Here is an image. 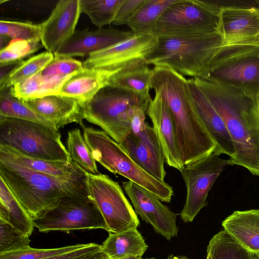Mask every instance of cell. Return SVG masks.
<instances>
[{
	"instance_id": "6da1fadb",
	"label": "cell",
	"mask_w": 259,
	"mask_h": 259,
	"mask_svg": "<svg viewBox=\"0 0 259 259\" xmlns=\"http://www.w3.org/2000/svg\"><path fill=\"white\" fill-rule=\"evenodd\" d=\"M194 79L225 122L235 149L229 158L232 165L259 176V98L240 89Z\"/></svg>"
},
{
	"instance_id": "7a4b0ae2",
	"label": "cell",
	"mask_w": 259,
	"mask_h": 259,
	"mask_svg": "<svg viewBox=\"0 0 259 259\" xmlns=\"http://www.w3.org/2000/svg\"><path fill=\"white\" fill-rule=\"evenodd\" d=\"M150 88L168 106L183 166L215 151V145L191 102L184 76L169 68L155 66L152 69Z\"/></svg>"
},
{
	"instance_id": "3957f363",
	"label": "cell",
	"mask_w": 259,
	"mask_h": 259,
	"mask_svg": "<svg viewBox=\"0 0 259 259\" xmlns=\"http://www.w3.org/2000/svg\"><path fill=\"white\" fill-rule=\"evenodd\" d=\"M0 178L33 220L42 215L64 196L90 194L87 176L61 179L0 160Z\"/></svg>"
},
{
	"instance_id": "277c9868",
	"label": "cell",
	"mask_w": 259,
	"mask_h": 259,
	"mask_svg": "<svg viewBox=\"0 0 259 259\" xmlns=\"http://www.w3.org/2000/svg\"><path fill=\"white\" fill-rule=\"evenodd\" d=\"M224 39L220 32L200 35L159 38L147 56V65L169 68L192 78H202Z\"/></svg>"
},
{
	"instance_id": "5b68a950",
	"label": "cell",
	"mask_w": 259,
	"mask_h": 259,
	"mask_svg": "<svg viewBox=\"0 0 259 259\" xmlns=\"http://www.w3.org/2000/svg\"><path fill=\"white\" fill-rule=\"evenodd\" d=\"M201 78L259 98V37L224 44Z\"/></svg>"
},
{
	"instance_id": "8992f818",
	"label": "cell",
	"mask_w": 259,
	"mask_h": 259,
	"mask_svg": "<svg viewBox=\"0 0 259 259\" xmlns=\"http://www.w3.org/2000/svg\"><path fill=\"white\" fill-rule=\"evenodd\" d=\"M0 146L31 158L72 161L59 130L18 118H0Z\"/></svg>"
},
{
	"instance_id": "52a82bcc",
	"label": "cell",
	"mask_w": 259,
	"mask_h": 259,
	"mask_svg": "<svg viewBox=\"0 0 259 259\" xmlns=\"http://www.w3.org/2000/svg\"><path fill=\"white\" fill-rule=\"evenodd\" d=\"M83 136L93 157L106 169L147 189L161 201L170 202L172 187L144 170L130 156L121 145L103 131L84 127Z\"/></svg>"
},
{
	"instance_id": "ba28073f",
	"label": "cell",
	"mask_w": 259,
	"mask_h": 259,
	"mask_svg": "<svg viewBox=\"0 0 259 259\" xmlns=\"http://www.w3.org/2000/svg\"><path fill=\"white\" fill-rule=\"evenodd\" d=\"M151 99L125 89L108 85L84 104V118L100 127L121 144L131 131L129 110L136 106L148 108Z\"/></svg>"
},
{
	"instance_id": "9c48e42d",
	"label": "cell",
	"mask_w": 259,
	"mask_h": 259,
	"mask_svg": "<svg viewBox=\"0 0 259 259\" xmlns=\"http://www.w3.org/2000/svg\"><path fill=\"white\" fill-rule=\"evenodd\" d=\"M220 13L206 0H177L165 11L151 35L159 38L221 33Z\"/></svg>"
},
{
	"instance_id": "30bf717a",
	"label": "cell",
	"mask_w": 259,
	"mask_h": 259,
	"mask_svg": "<svg viewBox=\"0 0 259 259\" xmlns=\"http://www.w3.org/2000/svg\"><path fill=\"white\" fill-rule=\"evenodd\" d=\"M33 222L43 233L97 229L107 231L104 218L90 194L64 196Z\"/></svg>"
},
{
	"instance_id": "8fae6325",
	"label": "cell",
	"mask_w": 259,
	"mask_h": 259,
	"mask_svg": "<svg viewBox=\"0 0 259 259\" xmlns=\"http://www.w3.org/2000/svg\"><path fill=\"white\" fill-rule=\"evenodd\" d=\"M87 182L89 194L102 213L109 233L137 228L140 224L137 214L118 182L101 173L87 174Z\"/></svg>"
},
{
	"instance_id": "7c38bea8",
	"label": "cell",
	"mask_w": 259,
	"mask_h": 259,
	"mask_svg": "<svg viewBox=\"0 0 259 259\" xmlns=\"http://www.w3.org/2000/svg\"><path fill=\"white\" fill-rule=\"evenodd\" d=\"M214 152L194 162L185 165L180 171L186 186V198L180 213L185 223L192 222L200 211L207 205L208 193L230 160Z\"/></svg>"
},
{
	"instance_id": "4fadbf2b",
	"label": "cell",
	"mask_w": 259,
	"mask_h": 259,
	"mask_svg": "<svg viewBox=\"0 0 259 259\" xmlns=\"http://www.w3.org/2000/svg\"><path fill=\"white\" fill-rule=\"evenodd\" d=\"M158 38L150 34L136 35L90 55L82 62L83 68L98 69L114 74L131 64L146 59L155 49Z\"/></svg>"
},
{
	"instance_id": "5bb4252c",
	"label": "cell",
	"mask_w": 259,
	"mask_h": 259,
	"mask_svg": "<svg viewBox=\"0 0 259 259\" xmlns=\"http://www.w3.org/2000/svg\"><path fill=\"white\" fill-rule=\"evenodd\" d=\"M122 188L137 214L151 225L158 234L168 241L178 236L177 214L164 205L155 194L128 180L122 183Z\"/></svg>"
},
{
	"instance_id": "9a60e30c",
	"label": "cell",
	"mask_w": 259,
	"mask_h": 259,
	"mask_svg": "<svg viewBox=\"0 0 259 259\" xmlns=\"http://www.w3.org/2000/svg\"><path fill=\"white\" fill-rule=\"evenodd\" d=\"M120 144L144 170L165 182L164 155L154 130L148 123L139 132H130Z\"/></svg>"
},
{
	"instance_id": "2e32d148",
	"label": "cell",
	"mask_w": 259,
	"mask_h": 259,
	"mask_svg": "<svg viewBox=\"0 0 259 259\" xmlns=\"http://www.w3.org/2000/svg\"><path fill=\"white\" fill-rule=\"evenodd\" d=\"M81 13L80 0H60L49 18L39 24L40 39L47 51L54 53L74 32Z\"/></svg>"
},
{
	"instance_id": "e0dca14e",
	"label": "cell",
	"mask_w": 259,
	"mask_h": 259,
	"mask_svg": "<svg viewBox=\"0 0 259 259\" xmlns=\"http://www.w3.org/2000/svg\"><path fill=\"white\" fill-rule=\"evenodd\" d=\"M135 34L112 27L94 31H75L54 53L55 57L89 56L127 40Z\"/></svg>"
},
{
	"instance_id": "ac0fdd59",
	"label": "cell",
	"mask_w": 259,
	"mask_h": 259,
	"mask_svg": "<svg viewBox=\"0 0 259 259\" xmlns=\"http://www.w3.org/2000/svg\"><path fill=\"white\" fill-rule=\"evenodd\" d=\"M188 86L191 102L215 145L214 152L233 157L235 153V147L222 117L203 94L194 78L188 79Z\"/></svg>"
},
{
	"instance_id": "d6986e66",
	"label": "cell",
	"mask_w": 259,
	"mask_h": 259,
	"mask_svg": "<svg viewBox=\"0 0 259 259\" xmlns=\"http://www.w3.org/2000/svg\"><path fill=\"white\" fill-rule=\"evenodd\" d=\"M19 100L52 123L58 130L73 122L79 124L82 128L84 127V104L74 99L54 94Z\"/></svg>"
},
{
	"instance_id": "ffe728a7",
	"label": "cell",
	"mask_w": 259,
	"mask_h": 259,
	"mask_svg": "<svg viewBox=\"0 0 259 259\" xmlns=\"http://www.w3.org/2000/svg\"><path fill=\"white\" fill-rule=\"evenodd\" d=\"M146 114L160 143L166 163L180 171L183 167L179 153L175 130L171 113L166 101L155 94L150 100Z\"/></svg>"
},
{
	"instance_id": "44dd1931",
	"label": "cell",
	"mask_w": 259,
	"mask_h": 259,
	"mask_svg": "<svg viewBox=\"0 0 259 259\" xmlns=\"http://www.w3.org/2000/svg\"><path fill=\"white\" fill-rule=\"evenodd\" d=\"M220 15L224 44L259 37V7H225Z\"/></svg>"
},
{
	"instance_id": "7402d4cb",
	"label": "cell",
	"mask_w": 259,
	"mask_h": 259,
	"mask_svg": "<svg viewBox=\"0 0 259 259\" xmlns=\"http://www.w3.org/2000/svg\"><path fill=\"white\" fill-rule=\"evenodd\" d=\"M0 160L14 163L61 179H79L87 175L72 161H54L31 158L2 146H0Z\"/></svg>"
},
{
	"instance_id": "603a6c76",
	"label": "cell",
	"mask_w": 259,
	"mask_h": 259,
	"mask_svg": "<svg viewBox=\"0 0 259 259\" xmlns=\"http://www.w3.org/2000/svg\"><path fill=\"white\" fill-rule=\"evenodd\" d=\"M113 75L104 70L83 68L63 83L59 94L85 104L102 88L108 85Z\"/></svg>"
},
{
	"instance_id": "cb8c5ba5",
	"label": "cell",
	"mask_w": 259,
	"mask_h": 259,
	"mask_svg": "<svg viewBox=\"0 0 259 259\" xmlns=\"http://www.w3.org/2000/svg\"><path fill=\"white\" fill-rule=\"evenodd\" d=\"M224 230L246 249L259 252V209L235 210L222 223Z\"/></svg>"
},
{
	"instance_id": "d4e9b609",
	"label": "cell",
	"mask_w": 259,
	"mask_h": 259,
	"mask_svg": "<svg viewBox=\"0 0 259 259\" xmlns=\"http://www.w3.org/2000/svg\"><path fill=\"white\" fill-rule=\"evenodd\" d=\"M148 248L137 228L110 233L101 244V251L110 259L142 256Z\"/></svg>"
},
{
	"instance_id": "484cf974",
	"label": "cell",
	"mask_w": 259,
	"mask_h": 259,
	"mask_svg": "<svg viewBox=\"0 0 259 259\" xmlns=\"http://www.w3.org/2000/svg\"><path fill=\"white\" fill-rule=\"evenodd\" d=\"M152 69L145 60H139L123 68L110 78L108 84L125 89L140 95H150Z\"/></svg>"
},
{
	"instance_id": "4316f807",
	"label": "cell",
	"mask_w": 259,
	"mask_h": 259,
	"mask_svg": "<svg viewBox=\"0 0 259 259\" xmlns=\"http://www.w3.org/2000/svg\"><path fill=\"white\" fill-rule=\"evenodd\" d=\"M0 220L10 224L29 236L35 227L33 220L1 178Z\"/></svg>"
},
{
	"instance_id": "83f0119b",
	"label": "cell",
	"mask_w": 259,
	"mask_h": 259,
	"mask_svg": "<svg viewBox=\"0 0 259 259\" xmlns=\"http://www.w3.org/2000/svg\"><path fill=\"white\" fill-rule=\"evenodd\" d=\"M70 76H44L40 71L10 87L11 93L19 100L59 94L62 85Z\"/></svg>"
},
{
	"instance_id": "f1b7e54d",
	"label": "cell",
	"mask_w": 259,
	"mask_h": 259,
	"mask_svg": "<svg viewBox=\"0 0 259 259\" xmlns=\"http://www.w3.org/2000/svg\"><path fill=\"white\" fill-rule=\"evenodd\" d=\"M177 0H144L127 25L136 35H151L165 11Z\"/></svg>"
},
{
	"instance_id": "f546056e",
	"label": "cell",
	"mask_w": 259,
	"mask_h": 259,
	"mask_svg": "<svg viewBox=\"0 0 259 259\" xmlns=\"http://www.w3.org/2000/svg\"><path fill=\"white\" fill-rule=\"evenodd\" d=\"M206 251L212 259H259L256 253L243 247L224 230L211 238Z\"/></svg>"
},
{
	"instance_id": "4dcf8cb0",
	"label": "cell",
	"mask_w": 259,
	"mask_h": 259,
	"mask_svg": "<svg viewBox=\"0 0 259 259\" xmlns=\"http://www.w3.org/2000/svg\"><path fill=\"white\" fill-rule=\"evenodd\" d=\"M67 149L71 161L87 174H100L91 150L79 128L68 133Z\"/></svg>"
},
{
	"instance_id": "1f68e13d",
	"label": "cell",
	"mask_w": 259,
	"mask_h": 259,
	"mask_svg": "<svg viewBox=\"0 0 259 259\" xmlns=\"http://www.w3.org/2000/svg\"><path fill=\"white\" fill-rule=\"evenodd\" d=\"M54 58L53 54L47 51L19 62L0 81V89L4 87H11L39 73Z\"/></svg>"
},
{
	"instance_id": "d6a6232c",
	"label": "cell",
	"mask_w": 259,
	"mask_h": 259,
	"mask_svg": "<svg viewBox=\"0 0 259 259\" xmlns=\"http://www.w3.org/2000/svg\"><path fill=\"white\" fill-rule=\"evenodd\" d=\"M125 0H80L81 13L86 14L91 22L101 28L112 23Z\"/></svg>"
},
{
	"instance_id": "836d02e7",
	"label": "cell",
	"mask_w": 259,
	"mask_h": 259,
	"mask_svg": "<svg viewBox=\"0 0 259 259\" xmlns=\"http://www.w3.org/2000/svg\"><path fill=\"white\" fill-rule=\"evenodd\" d=\"M44 47L41 39L27 41L12 40L9 44L0 51L1 66L18 63Z\"/></svg>"
},
{
	"instance_id": "e575fe53",
	"label": "cell",
	"mask_w": 259,
	"mask_h": 259,
	"mask_svg": "<svg viewBox=\"0 0 259 259\" xmlns=\"http://www.w3.org/2000/svg\"><path fill=\"white\" fill-rule=\"evenodd\" d=\"M0 35L10 39L32 41L40 39V25L29 22L0 21Z\"/></svg>"
},
{
	"instance_id": "d590c367",
	"label": "cell",
	"mask_w": 259,
	"mask_h": 259,
	"mask_svg": "<svg viewBox=\"0 0 259 259\" xmlns=\"http://www.w3.org/2000/svg\"><path fill=\"white\" fill-rule=\"evenodd\" d=\"M30 242L29 236L0 220V254L26 248Z\"/></svg>"
},
{
	"instance_id": "8d00e7d4",
	"label": "cell",
	"mask_w": 259,
	"mask_h": 259,
	"mask_svg": "<svg viewBox=\"0 0 259 259\" xmlns=\"http://www.w3.org/2000/svg\"><path fill=\"white\" fill-rule=\"evenodd\" d=\"M88 243H79L53 248H26L0 254V259H44L70 252L85 246Z\"/></svg>"
},
{
	"instance_id": "74e56055",
	"label": "cell",
	"mask_w": 259,
	"mask_h": 259,
	"mask_svg": "<svg viewBox=\"0 0 259 259\" xmlns=\"http://www.w3.org/2000/svg\"><path fill=\"white\" fill-rule=\"evenodd\" d=\"M83 69V63L70 57H55L41 73L47 76H70Z\"/></svg>"
},
{
	"instance_id": "f35d334b",
	"label": "cell",
	"mask_w": 259,
	"mask_h": 259,
	"mask_svg": "<svg viewBox=\"0 0 259 259\" xmlns=\"http://www.w3.org/2000/svg\"><path fill=\"white\" fill-rule=\"evenodd\" d=\"M12 107L13 118L39 123L58 130L52 123L35 113L13 95Z\"/></svg>"
},
{
	"instance_id": "ab89813d",
	"label": "cell",
	"mask_w": 259,
	"mask_h": 259,
	"mask_svg": "<svg viewBox=\"0 0 259 259\" xmlns=\"http://www.w3.org/2000/svg\"><path fill=\"white\" fill-rule=\"evenodd\" d=\"M144 0H125L119 9L112 24L119 26L127 25Z\"/></svg>"
},
{
	"instance_id": "60d3db41",
	"label": "cell",
	"mask_w": 259,
	"mask_h": 259,
	"mask_svg": "<svg viewBox=\"0 0 259 259\" xmlns=\"http://www.w3.org/2000/svg\"><path fill=\"white\" fill-rule=\"evenodd\" d=\"M0 91V118H13L11 88L4 87Z\"/></svg>"
},
{
	"instance_id": "b9f144b4",
	"label": "cell",
	"mask_w": 259,
	"mask_h": 259,
	"mask_svg": "<svg viewBox=\"0 0 259 259\" xmlns=\"http://www.w3.org/2000/svg\"><path fill=\"white\" fill-rule=\"evenodd\" d=\"M101 250V245L96 243H89L81 248L44 259H74L87 254Z\"/></svg>"
},
{
	"instance_id": "7bdbcfd3",
	"label": "cell",
	"mask_w": 259,
	"mask_h": 259,
	"mask_svg": "<svg viewBox=\"0 0 259 259\" xmlns=\"http://www.w3.org/2000/svg\"><path fill=\"white\" fill-rule=\"evenodd\" d=\"M108 257L101 250L90 253L74 259H105Z\"/></svg>"
},
{
	"instance_id": "ee69618b",
	"label": "cell",
	"mask_w": 259,
	"mask_h": 259,
	"mask_svg": "<svg viewBox=\"0 0 259 259\" xmlns=\"http://www.w3.org/2000/svg\"><path fill=\"white\" fill-rule=\"evenodd\" d=\"M166 259H189L185 255H174L173 254H170Z\"/></svg>"
},
{
	"instance_id": "f6af8a7d",
	"label": "cell",
	"mask_w": 259,
	"mask_h": 259,
	"mask_svg": "<svg viewBox=\"0 0 259 259\" xmlns=\"http://www.w3.org/2000/svg\"><path fill=\"white\" fill-rule=\"evenodd\" d=\"M121 259H142V256H131Z\"/></svg>"
},
{
	"instance_id": "bcb514c9",
	"label": "cell",
	"mask_w": 259,
	"mask_h": 259,
	"mask_svg": "<svg viewBox=\"0 0 259 259\" xmlns=\"http://www.w3.org/2000/svg\"><path fill=\"white\" fill-rule=\"evenodd\" d=\"M206 259H212L211 255L210 254L207 253V256Z\"/></svg>"
},
{
	"instance_id": "7dc6e473",
	"label": "cell",
	"mask_w": 259,
	"mask_h": 259,
	"mask_svg": "<svg viewBox=\"0 0 259 259\" xmlns=\"http://www.w3.org/2000/svg\"><path fill=\"white\" fill-rule=\"evenodd\" d=\"M146 259H156V258H155L154 257H151V258H147Z\"/></svg>"
},
{
	"instance_id": "c3c4849f",
	"label": "cell",
	"mask_w": 259,
	"mask_h": 259,
	"mask_svg": "<svg viewBox=\"0 0 259 259\" xmlns=\"http://www.w3.org/2000/svg\"><path fill=\"white\" fill-rule=\"evenodd\" d=\"M256 254H257V256H258V258H259V252L257 253Z\"/></svg>"
},
{
	"instance_id": "681fc988",
	"label": "cell",
	"mask_w": 259,
	"mask_h": 259,
	"mask_svg": "<svg viewBox=\"0 0 259 259\" xmlns=\"http://www.w3.org/2000/svg\"></svg>"
}]
</instances>
